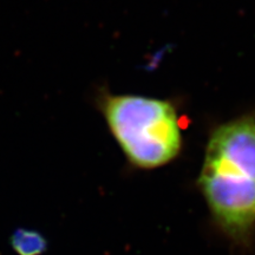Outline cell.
Segmentation results:
<instances>
[{
    "label": "cell",
    "instance_id": "1",
    "mask_svg": "<svg viewBox=\"0 0 255 255\" xmlns=\"http://www.w3.org/2000/svg\"><path fill=\"white\" fill-rule=\"evenodd\" d=\"M199 188L220 231L235 244H248L255 232V117L212 133Z\"/></svg>",
    "mask_w": 255,
    "mask_h": 255
},
{
    "label": "cell",
    "instance_id": "2",
    "mask_svg": "<svg viewBox=\"0 0 255 255\" xmlns=\"http://www.w3.org/2000/svg\"><path fill=\"white\" fill-rule=\"evenodd\" d=\"M101 111L130 163L141 169L163 167L176 158L182 136L169 102L141 96H101Z\"/></svg>",
    "mask_w": 255,
    "mask_h": 255
},
{
    "label": "cell",
    "instance_id": "3",
    "mask_svg": "<svg viewBox=\"0 0 255 255\" xmlns=\"http://www.w3.org/2000/svg\"><path fill=\"white\" fill-rule=\"evenodd\" d=\"M13 247L20 255H37L45 247V241L37 233L20 231L14 235Z\"/></svg>",
    "mask_w": 255,
    "mask_h": 255
}]
</instances>
